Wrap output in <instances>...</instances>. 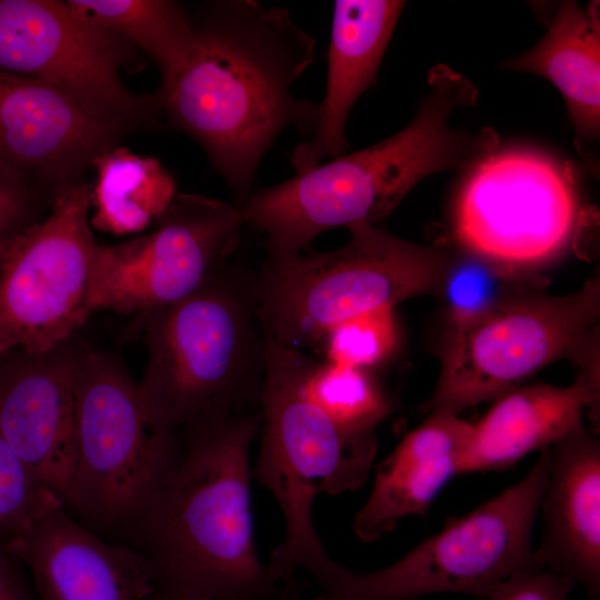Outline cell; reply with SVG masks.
<instances>
[{
	"mask_svg": "<svg viewBox=\"0 0 600 600\" xmlns=\"http://www.w3.org/2000/svg\"><path fill=\"white\" fill-rule=\"evenodd\" d=\"M193 20L191 48L157 93L161 112L201 146L242 206L278 137L316 131L318 103L292 92L316 39L286 9L254 0L210 1Z\"/></svg>",
	"mask_w": 600,
	"mask_h": 600,
	"instance_id": "6da1fadb",
	"label": "cell"
},
{
	"mask_svg": "<svg viewBox=\"0 0 600 600\" xmlns=\"http://www.w3.org/2000/svg\"><path fill=\"white\" fill-rule=\"evenodd\" d=\"M261 411L179 433L176 459L128 547L154 591L198 600H290L262 562L250 503V449Z\"/></svg>",
	"mask_w": 600,
	"mask_h": 600,
	"instance_id": "7a4b0ae2",
	"label": "cell"
},
{
	"mask_svg": "<svg viewBox=\"0 0 600 600\" xmlns=\"http://www.w3.org/2000/svg\"><path fill=\"white\" fill-rule=\"evenodd\" d=\"M428 84L414 118L393 136L251 192L240 207L246 226L266 236L267 257L303 252L330 229L376 224L428 176L476 164L494 152L492 129L450 126L454 110L476 102V87L443 64L430 70Z\"/></svg>",
	"mask_w": 600,
	"mask_h": 600,
	"instance_id": "3957f363",
	"label": "cell"
},
{
	"mask_svg": "<svg viewBox=\"0 0 600 600\" xmlns=\"http://www.w3.org/2000/svg\"><path fill=\"white\" fill-rule=\"evenodd\" d=\"M142 322L148 361L138 387L158 429L181 432L261 410L266 331L252 272L228 264Z\"/></svg>",
	"mask_w": 600,
	"mask_h": 600,
	"instance_id": "277c9868",
	"label": "cell"
},
{
	"mask_svg": "<svg viewBox=\"0 0 600 600\" xmlns=\"http://www.w3.org/2000/svg\"><path fill=\"white\" fill-rule=\"evenodd\" d=\"M316 362L266 332L254 477L282 512L284 538L267 566L291 600L301 590L298 572H310L329 557L313 526L316 496L360 488L377 451L376 438L346 436L311 399L306 382Z\"/></svg>",
	"mask_w": 600,
	"mask_h": 600,
	"instance_id": "5b68a950",
	"label": "cell"
},
{
	"mask_svg": "<svg viewBox=\"0 0 600 600\" xmlns=\"http://www.w3.org/2000/svg\"><path fill=\"white\" fill-rule=\"evenodd\" d=\"M348 229L350 239L338 249L267 257L252 272L259 320L283 346H318L346 319L439 293L453 260L447 252L371 223Z\"/></svg>",
	"mask_w": 600,
	"mask_h": 600,
	"instance_id": "8992f818",
	"label": "cell"
},
{
	"mask_svg": "<svg viewBox=\"0 0 600 600\" xmlns=\"http://www.w3.org/2000/svg\"><path fill=\"white\" fill-rule=\"evenodd\" d=\"M76 461L67 511L127 546L179 449V433L150 420L138 383L114 356L87 349L76 389Z\"/></svg>",
	"mask_w": 600,
	"mask_h": 600,
	"instance_id": "52a82bcc",
	"label": "cell"
},
{
	"mask_svg": "<svg viewBox=\"0 0 600 600\" xmlns=\"http://www.w3.org/2000/svg\"><path fill=\"white\" fill-rule=\"evenodd\" d=\"M551 459V449L540 451L520 481L384 568L354 572L327 558L310 572L313 600H413L442 592L479 599L503 580L543 570L531 539Z\"/></svg>",
	"mask_w": 600,
	"mask_h": 600,
	"instance_id": "ba28073f",
	"label": "cell"
},
{
	"mask_svg": "<svg viewBox=\"0 0 600 600\" xmlns=\"http://www.w3.org/2000/svg\"><path fill=\"white\" fill-rule=\"evenodd\" d=\"M599 316L600 282L592 278L569 294L531 292L451 324L438 382L422 409L458 414L563 358L596 374L589 360Z\"/></svg>",
	"mask_w": 600,
	"mask_h": 600,
	"instance_id": "9c48e42d",
	"label": "cell"
},
{
	"mask_svg": "<svg viewBox=\"0 0 600 600\" xmlns=\"http://www.w3.org/2000/svg\"><path fill=\"white\" fill-rule=\"evenodd\" d=\"M92 189L79 182L14 237L0 270V357L44 352L76 336L96 310L102 244L89 221Z\"/></svg>",
	"mask_w": 600,
	"mask_h": 600,
	"instance_id": "30bf717a",
	"label": "cell"
},
{
	"mask_svg": "<svg viewBox=\"0 0 600 600\" xmlns=\"http://www.w3.org/2000/svg\"><path fill=\"white\" fill-rule=\"evenodd\" d=\"M134 49L66 1L0 0V70L41 80L127 133L157 128L162 113L158 94L136 93L121 79Z\"/></svg>",
	"mask_w": 600,
	"mask_h": 600,
	"instance_id": "8fae6325",
	"label": "cell"
},
{
	"mask_svg": "<svg viewBox=\"0 0 600 600\" xmlns=\"http://www.w3.org/2000/svg\"><path fill=\"white\" fill-rule=\"evenodd\" d=\"M458 196L453 229L468 252L526 270L568 246L578 197L551 157L524 149L492 152L476 163Z\"/></svg>",
	"mask_w": 600,
	"mask_h": 600,
	"instance_id": "7c38bea8",
	"label": "cell"
},
{
	"mask_svg": "<svg viewBox=\"0 0 600 600\" xmlns=\"http://www.w3.org/2000/svg\"><path fill=\"white\" fill-rule=\"evenodd\" d=\"M156 229L118 244H102L96 310L140 317L178 302L229 264L246 220L237 203L177 193Z\"/></svg>",
	"mask_w": 600,
	"mask_h": 600,
	"instance_id": "4fadbf2b",
	"label": "cell"
},
{
	"mask_svg": "<svg viewBox=\"0 0 600 600\" xmlns=\"http://www.w3.org/2000/svg\"><path fill=\"white\" fill-rule=\"evenodd\" d=\"M126 133L54 87L0 70V171L53 200L84 181L96 158Z\"/></svg>",
	"mask_w": 600,
	"mask_h": 600,
	"instance_id": "5bb4252c",
	"label": "cell"
},
{
	"mask_svg": "<svg viewBox=\"0 0 600 600\" xmlns=\"http://www.w3.org/2000/svg\"><path fill=\"white\" fill-rule=\"evenodd\" d=\"M87 349L76 334L44 352L16 349L0 357V434L63 506L73 480L76 389Z\"/></svg>",
	"mask_w": 600,
	"mask_h": 600,
	"instance_id": "9a60e30c",
	"label": "cell"
},
{
	"mask_svg": "<svg viewBox=\"0 0 600 600\" xmlns=\"http://www.w3.org/2000/svg\"><path fill=\"white\" fill-rule=\"evenodd\" d=\"M7 547L26 564L39 600H144L154 590L137 550L88 530L51 491Z\"/></svg>",
	"mask_w": 600,
	"mask_h": 600,
	"instance_id": "2e32d148",
	"label": "cell"
},
{
	"mask_svg": "<svg viewBox=\"0 0 600 600\" xmlns=\"http://www.w3.org/2000/svg\"><path fill=\"white\" fill-rule=\"evenodd\" d=\"M540 509L543 532L533 549L546 571L600 596V444L582 422L553 444Z\"/></svg>",
	"mask_w": 600,
	"mask_h": 600,
	"instance_id": "e0dca14e",
	"label": "cell"
},
{
	"mask_svg": "<svg viewBox=\"0 0 600 600\" xmlns=\"http://www.w3.org/2000/svg\"><path fill=\"white\" fill-rule=\"evenodd\" d=\"M404 1L338 0L333 4L326 91L318 103L314 133L290 154L296 172L349 151L346 124L378 70Z\"/></svg>",
	"mask_w": 600,
	"mask_h": 600,
	"instance_id": "ac0fdd59",
	"label": "cell"
},
{
	"mask_svg": "<svg viewBox=\"0 0 600 600\" xmlns=\"http://www.w3.org/2000/svg\"><path fill=\"white\" fill-rule=\"evenodd\" d=\"M429 413L376 467L373 488L353 521L361 541L381 538L402 518L424 514L459 473L472 424L446 410Z\"/></svg>",
	"mask_w": 600,
	"mask_h": 600,
	"instance_id": "d6986e66",
	"label": "cell"
},
{
	"mask_svg": "<svg viewBox=\"0 0 600 600\" xmlns=\"http://www.w3.org/2000/svg\"><path fill=\"white\" fill-rule=\"evenodd\" d=\"M476 424L459 473L508 468L536 450L551 448L599 406L598 376L581 372L567 387L534 384L511 390Z\"/></svg>",
	"mask_w": 600,
	"mask_h": 600,
	"instance_id": "ffe728a7",
	"label": "cell"
},
{
	"mask_svg": "<svg viewBox=\"0 0 600 600\" xmlns=\"http://www.w3.org/2000/svg\"><path fill=\"white\" fill-rule=\"evenodd\" d=\"M504 68L541 76L562 94L581 149L600 131L599 4L566 1L542 39Z\"/></svg>",
	"mask_w": 600,
	"mask_h": 600,
	"instance_id": "44dd1931",
	"label": "cell"
},
{
	"mask_svg": "<svg viewBox=\"0 0 600 600\" xmlns=\"http://www.w3.org/2000/svg\"><path fill=\"white\" fill-rule=\"evenodd\" d=\"M97 181L91 194L92 228L113 234L143 230L177 194L176 182L152 157L111 148L93 161Z\"/></svg>",
	"mask_w": 600,
	"mask_h": 600,
	"instance_id": "7402d4cb",
	"label": "cell"
},
{
	"mask_svg": "<svg viewBox=\"0 0 600 600\" xmlns=\"http://www.w3.org/2000/svg\"><path fill=\"white\" fill-rule=\"evenodd\" d=\"M83 21L112 32L142 50L160 68L162 78L184 59L194 39V20L169 0H68Z\"/></svg>",
	"mask_w": 600,
	"mask_h": 600,
	"instance_id": "603a6c76",
	"label": "cell"
},
{
	"mask_svg": "<svg viewBox=\"0 0 600 600\" xmlns=\"http://www.w3.org/2000/svg\"><path fill=\"white\" fill-rule=\"evenodd\" d=\"M306 384L311 399L350 438H376V427L391 409L386 394L364 369L316 362Z\"/></svg>",
	"mask_w": 600,
	"mask_h": 600,
	"instance_id": "cb8c5ba5",
	"label": "cell"
},
{
	"mask_svg": "<svg viewBox=\"0 0 600 600\" xmlns=\"http://www.w3.org/2000/svg\"><path fill=\"white\" fill-rule=\"evenodd\" d=\"M543 282L526 270L509 268L473 253L452 260L439 293L451 324L464 322L517 297L541 291Z\"/></svg>",
	"mask_w": 600,
	"mask_h": 600,
	"instance_id": "d4e9b609",
	"label": "cell"
},
{
	"mask_svg": "<svg viewBox=\"0 0 600 600\" xmlns=\"http://www.w3.org/2000/svg\"><path fill=\"white\" fill-rule=\"evenodd\" d=\"M398 344L393 309H379L346 319L321 340L327 361L367 370L387 360Z\"/></svg>",
	"mask_w": 600,
	"mask_h": 600,
	"instance_id": "484cf974",
	"label": "cell"
},
{
	"mask_svg": "<svg viewBox=\"0 0 600 600\" xmlns=\"http://www.w3.org/2000/svg\"><path fill=\"white\" fill-rule=\"evenodd\" d=\"M49 489L0 434V543L7 546L28 524Z\"/></svg>",
	"mask_w": 600,
	"mask_h": 600,
	"instance_id": "4316f807",
	"label": "cell"
},
{
	"mask_svg": "<svg viewBox=\"0 0 600 600\" xmlns=\"http://www.w3.org/2000/svg\"><path fill=\"white\" fill-rule=\"evenodd\" d=\"M52 203L41 189L0 171V243L44 219Z\"/></svg>",
	"mask_w": 600,
	"mask_h": 600,
	"instance_id": "83f0119b",
	"label": "cell"
},
{
	"mask_svg": "<svg viewBox=\"0 0 600 600\" xmlns=\"http://www.w3.org/2000/svg\"><path fill=\"white\" fill-rule=\"evenodd\" d=\"M574 582L546 570L524 572L503 580L482 593L480 600H567Z\"/></svg>",
	"mask_w": 600,
	"mask_h": 600,
	"instance_id": "f1b7e54d",
	"label": "cell"
},
{
	"mask_svg": "<svg viewBox=\"0 0 600 600\" xmlns=\"http://www.w3.org/2000/svg\"><path fill=\"white\" fill-rule=\"evenodd\" d=\"M0 600H39L23 561L1 543Z\"/></svg>",
	"mask_w": 600,
	"mask_h": 600,
	"instance_id": "f546056e",
	"label": "cell"
},
{
	"mask_svg": "<svg viewBox=\"0 0 600 600\" xmlns=\"http://www.w3.org/2000/svg\"><path fill=\"white\" fill-rule=\"evenodd\" d=\"M14 244V238L0 243V270L9 258Z\"/></svg>",
	"mask_w": 600,
	"mask_h": 600,
	"instance_id": "4dcf8cb0",
	"label": "cell"
},
{
	"mask_svg": "<svg viewBox=\"0 0 600 600\" xmlns=\"http://www.w3.org/2000/svg\"><path fill=\"white\" fill-rule=\"evenodd\" d=\"M144 600H198V599L169 597L153 590V592L149 594Z\"/></svg>",
	"mask_w": 600,
	"mask_h": 600,
	"instance_id": "1f68e13d",
	"label": "cell"
},
{
	"mask_svg": "<svg viewBox=\"0 0 600 600\" xmlns=\"http://www.w3.org/2000/svg\"><path fill=\"white\" fill-rule=\"evenodd\" d=\"M413 600H420V599H413Z\"/></svg>",
	"mask_w": 600,
	"mask_h": 600,
	"instance_id": "d6a6232c",
	"label": "cell"
}]
</instances>
